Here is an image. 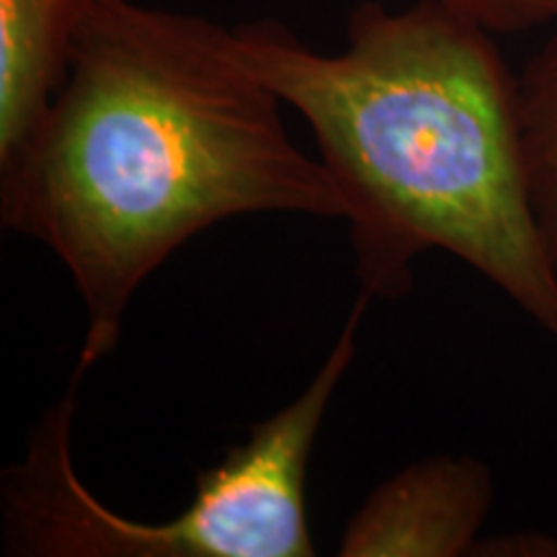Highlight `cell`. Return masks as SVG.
I'll return each mask as SVG.
<instances>
[{"instance_id": "6da1fadb", "label": "cell", "mask_w": 557, "mask_h": 557, "mask_svg": "<svg viewBox=\"0 0 557 557\" xmlns=\"http://www.w3.org/2000/svg\"><path fill=\"white\" fill-rule=\"evenodd\" d=\"M248 214L346 220V205L323 160L292 143L233 29L103 0L29 148L0 173L3 227L54 253L86 310L78 367L120 346L152 271Z\"/></svg>"}, {"instance_id": "7a4b0ae2", "label": "cell", "mask_w": 557, "mask_h": 557, "mask_svg": "<svg viewBox=\"0 0 557 557\" xmlns=\"http://www.w3.org/2000/svg\"><path fill=\"white\" fill-rule=\"evenodd\" d=\"M233 37L250 73L310 124L364 295L403 299L418 256L447 250L557 344V269L529 201L519 75L491 32L438 0L403 11L364 0L333 54L274 18Z\"/></svg>"}, {"instance_id": "3957f363", "label": "cell", "mask_w": 557, "mask_h": 557, "mask_svg": "<svg viewBox=\"0 0 557 557\" xmlns=\"http://www.w3.org/2000/svg\"><path fill=\"white\" fill-rule=\"evenodd\" d=\"M372 297L364 292L308 387L212 468L197 472L178 517L137 521L83 483L73 459L78 389L34 423L26 455L3 472V547L32 557H310L308 465L333 395L357 359Z\"/></svg>"}, {"instance_id": "277c9868", "label": "cell", "mask_w": 557, "mask_h": 557, "mask_svg": "<svg viewBox=\"0 0 557 557\" xmlns=\"http://www.w3.org/2000/svg\"><path fill=\"white\" fill-rule=\"evenodd\" d=\"M493 472L483 459L436 455L380 483L346 521L344 557L472 555L493 506Z\"/></svg>"}, {"instance_id": "5b68a950", "label": "cell", "mask_w": 557, "mask_h": 557, "mask_svg": "<svg viewBox=\"0 0 557 557\" xmlns=\"http://www.w3.org/2000/svg\"><path fill=\"white\" fill-rule=\"evenodd\" d=\"M103 0H0V173L13 169L67 78Z\"/></svg>"}, {"instance_id": "8992f818", "label": "cell", "mask_w": 557, "mask_h": 557, "mask_svg": "<svg viewBox=\"0 0 557 557\" xmlns=\"http://www.w3.org/2000/svg\"><path fill=\"white\" fill-rule=\"evenodd\" d=\"M519 116L529 201L557 269V34L521 70Z\"/></svg>"}, {"instance_id": "52a82bcc", "label": "cell", "mask_w": 557, "mask_h": 557, "mask_svg": "<svg viewBox=\"0 0 557 557\" xmlns=\"http://www.w3.org/2000/svg\"><path fill=\"white\" fill-rule=\"evenodd\" d=\"M491 34H517L557 24V0H438Z\"/></svg>"}, {"instance_id": "ba28073f", "label": "cell", "mask_w": 557, "mask_h": 557, "mask_svg": "<svg viewBox=\"0 0 557 557\" xmlns=\"http://www.w3.org/2000/svg\"><path fill=\"white\" fill-rule=\"evenodd\" d=\"M472 555H557V540L542 532H517V534H498L491 540H478L472 547Z\"/></svg>"}]
</instances>
